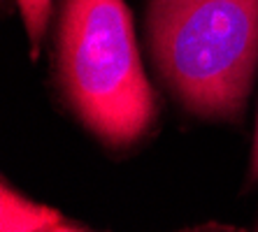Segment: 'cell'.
I'll list each match as a JSON object with an SVG mask.
<instances>
[{"label":"cell","instance_id":"cell-1","mask_svg":"<svg viewBox=\"0 0 258 232\" xmlns=\"http://www.w3.org/2000/svg\"><path fill=\"white\" fill-rule=\"evenodd\" d=\"M56 84L70 114L109 151L133 149L161 116L126 0H60Z\"/></svg>","mask_w":258,"mask_h":232},{"label":"cell","instance_id":"cell-2","mask_svg":"<svg viewBox=\"0 0 258 232\" xmlns=\"http://www.w3.org/2000/svg\"><path fill=\"white\" fill-rule=\"evenodd\" d=\"M147 47L191 116L242 121L258 67V0H149Z\"/></svg>","mask_w":258,"mask_h":232},{"label":"cell","instance_id":"cell-3","mask_svg":"<svg viewBox=\"0 0 258 232\" xmlns=\"http://www.w3.org/2000/svg\"><path fill=\"white\" fill-rule=\"evenodd\" d=\"M0 230L5 232H77L86 230L82 223L66 218L58 209L37 204L19 191L10 188L7 181H3L0 191Z\"/></svg>","mask_w":258,"mask_h":232},{"label":"cell","instance_id":"cell-4","mask_svg":"<svg viewBox=\"0 0 258 232\" xmlns=\"http://www.w3.org/2000/svg\"><path fill=\"white\" fill-rule=\"evenodd\" d=\"M17 7L21 19H24L26 33H28L30 40V56L37 58L49 28V17H51L54 0H17Z\"/></svg>","mask_w":258,"mask_h":232},{"label":"cell","instance_id":"cell-5","mask_svg":"<svg viewBox=\"0 0 258 232\" xmlns=\"http://www.w3.org/2000/svg\"><path fill=\"white\" fill-rule=\"evenodd\" d=\"M249 179L258 184V119L256 130H253V144H251V163H249Z\"/></svg>","mask_w":258,"mask_h":232}]
</instances>
